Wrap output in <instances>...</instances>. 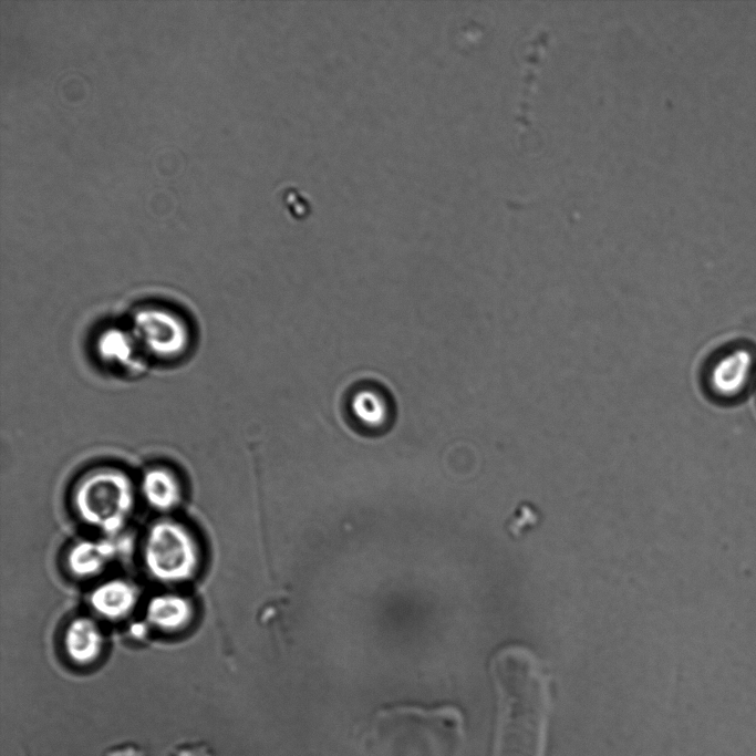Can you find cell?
Segmentation results:
<instances>
[{
	"label": "cell",
	"instance_id": "obj_1",
	"mask_svg": "<svg viewBox=\"0 0 756 756\" xmlns=\"http://www.w3.org/2000/svg\"><path fill=\"white\" fill-rule=\"evenodd\" d=\"M135 504V487L120 467L99 465L73 483L70 505L81 524L114 537L127 524Z\"/></svg>",
	"mask_w": 756,
	"mask_h": 756
},
{
	"label": "cell",
	"instance_id": "obj_10",
	"mask_svg": "<svg viewBox=\"0 0 756 756\" xmlns=\"http://www.w3.org/2000/svg\"><path fill=\"white\" fill-rule=\"evenodd\" d=\"M95 348L101 361L118 369L135 370L145 356L130 327L104 329L96 339Z\"/></svg>",
	"mask_w": 756,
	"mask_h": 756
},
{
	"label": "cell",
	"instance_id": "obj_2",
	"mask_svg": "<svg viewBox=\"0 0 756 756\" xmlns=\"http://www.w3.org/2000/svg\"><path fill=\"white\" fill-rule=\"evenodd\" d=\"M141 558L152 579L176 584L196 576L201 550L189 527L173 518H162L152 522L144 534Z\"/></svg>",
	"mask_w": 756,
	"mask_h": 756
},
{
	"label": "cell",
	"instance_id": "obj_9",
	"mask_svg": "<svg viewBox=\"0 0 756 756\" xmlns=\"http://www.w3.org/2000/svg\"><path fill=\"white\" fill-rule=\"evenodd\" d=\"M195 615L193 602L174 592L152 597L145 608V619L155 630L176 633L189 626Z\"/></svg>",
	"mask_w": 756,
	"mask_h": 756
},
{
	"label": "cell",
	"instance_id": "obj_8",
	"mask_svg": "<svg viewBox=\"0 0 756 756\" xmlns=\"http://www.w3.org/2000/svg\"><path fill=\"white\" fill-rule=\"evenodd\" d=\"M121 550L118 542L107 538L80 540L69 548L65 566L72 577L91 579L102 573Z\"/></svg>",
	"mask_w": 756,
	"mask_h": 756
},
{
	"label": "cell",
	"instance_id": "obj_11",
	"mask_svg": "<svg viewBox=\"0 0 756 756\" xmlns=\"http://www.w3.org/2000/svg\"><path fill=\"white\" fill-rule=\"evenodd\" d=\"M139 489L146 504L158 511L176 508L183 497L177 474L164 465L148 467L141 477Z\"/></svg>",
	"mask_w": 756,
	"mask_h": 756
},
{
	"label": "cell",
	"instance_id": "obj_3",
	"mask_svg": "<svg viewBox=\"0 0 756 756\" xmlns=\"http://www.w3.org/2000/svg\"><path fill=\"white\" fill-rule=\"evenodd\" d=\"M547 702L543 695L527 691L498 696L500 728L497 756H540Z\"/></svg>",
	"mask_w": 756,
	"mask_h": 756
},
{
	"label": "cell",
	"instance_id": "obj_6",
	"mask_svg": "<svg viewBox=\"0 0 756 756\" xmlns=\"http://www.w3.org/2000/svg\"><path fill=\"white\" fill-rule=\"evenodd\" d=\"M61 642L65 657L79 666L95 663L105 648L101 626L87 615L72 618L62 631Z\"/></svg>",
	"mask_w": 756,
	"mask_h": 756
},
{
	"label": "cell",
	"instance_id": "obj_5",
	"mask_svg": "<svg viewBox=\"0 0 756 756\" xmlns=\"http://www.w3.org/2000/svg\"><path fill=\"white\" fill-rule=\"evenodd\" d=\"M130 329L143 354L157 360L183 356L191 341L186 320L163 305H144L132 317Z\"/></svg>",
	"mask_w": 756,
	"mask_h": 756
},
{
	"label": "cell",
	"instance_id": "obj_7",
	"mask_svg": "<svg viewBox=\"0 0 756 756\" xmlns=\"http://www.w3.org/2000/svg\"><path fill=\"white\" fill-rule=\"evenodd\" d=\"M138 601V589L131 581L114 578L99 583L89 596L96 615L107 621H121L132 613Z\"/></svg>",
	"mask_w": 756,
	"mask_h": 756
},
{
	"label": "cell",
	"instance_id": "obj_4",
	"mask_svg": "<svg viewBox=\"0 0 756 756\" xmlns=\"http://www.w3.org/2000/svg\"><path fill=\"white\" fill-rule=\"evenodd\" d=\"M703 389L716 402L743 398L756 380V349L745 341L721 345L705 361L701 376Z\"/></svg>",
	"mask_w": 756,
	"mask_h": 756
}]
</instances>
